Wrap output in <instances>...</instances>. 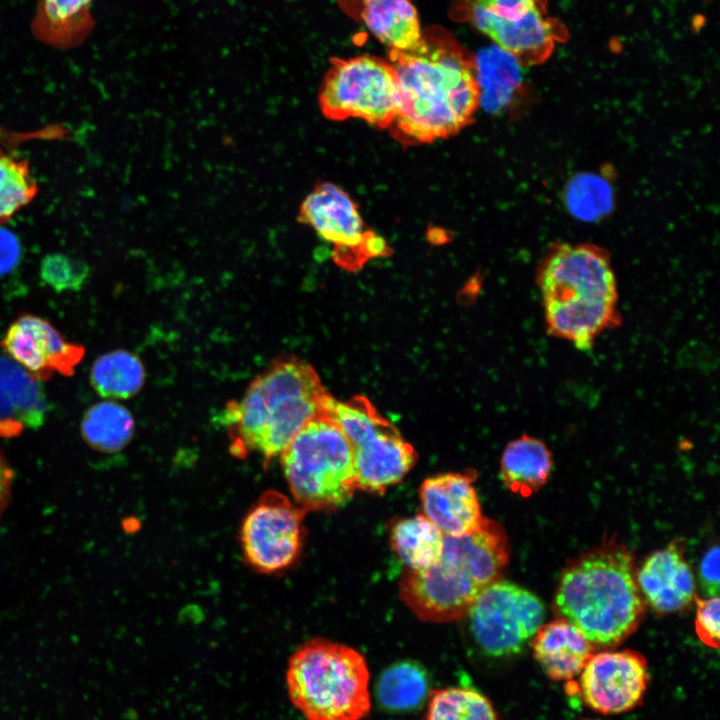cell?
I'll return each mask as SVG.
<instances>
[{
	"label": "cell",
	"instance_id": "25",
	"mask_svg": "<svg viewBox=\"0 0 720 720\" xmlns=\"http://www.w3.org/2000/svg\"><path fill=\"white\" fill-rule=\"evenodd\" d=\"M135 423L129 410L113 401H101L83 415L80 430L84 441L102 453L122 450L132 439Z\"/></svg>",
	"mask_w": 720,
	"mask_h": 720
},
{
	"label": "cell",
	"instance_id": "2",
	"mask_svg": "<svg viewBox=\"0 0 720 720\" xmlns=\"http://www.w3.org/2000/svg\"><path fill=\"white\" fill-rule=\"evenodd\" d=\"M335 399L315 369L295 355H281L223 412L232 453L255 452L266 461L280 455L314 418L329 413Z\"/></svg>",
	"mask_w": 720,
	"mask_h": 720
},
{
	"label": "cell",
	"instance_id": "18",
	"mask_svg": "<svg viewBox=\"0 0 720 720\" xmlns=\"http://www.w3.org/2000/svg\"><path fill=\"white\" fill-rule=\"evenodd\" d=\"M43 386L7 355L0 354V436L11 437L45 422Z\"/></svg>",
	"mask_w": 720,
	"mask_h": 720
},
{
	"label": "cell",
	"instance_id": "5",
	"mask_svg": "<svg viewBox=\"0 0 720 720\" xmlns=\"http://www.w3.org/2000/svg\"><path fill=\"white\" fill-rule=\"evenodd\" d=\"M508 560L503 529L483 518L467 534L444 536L441 556L434 565L407 569L400 580V597L422 620H458L467 615L485 587L500 579Z\"/></svg>",
	"mask_w": 720,
	"mask_h": 720
},
{
	"label": "cell",
	"instance_id": "11",
	"mask_svg": "<svg viewBox=\"0 0 720 720\" xmlns=\"http://www.w3.org/2000/svg\"><path fill=\"white\" fill-rule=\"evenodd\" d=\"M466 616L483 652L508 656L531 640L543 624L545 607L529 590L499 579L480 592Z\"/></svg>",
	"mask_w": 720,
	"mask_h": 720
},
{
	"label": "cell",
	"instance_id": "15",
	"mask_svg": "<svg viewBox=\"0 0 720 720\" xmlns=\"http://www.w3.org/2000/svg\"><path fill=\"white\" fill-rule=\"evenodd\" d=\"M0 346L39 381L55 372L73 375L85 354L82 345L66 341L49 321L30 313H22L9 325Z\"/></svg>",
	"mask_w": 720,
	"mask_h": 720
},
{
	"label": "cell",
	"instance_id": "9",
	"mask_svg": "<svg viewBox=\"0 0 720 720\" xmlns=\"http://www.w3.org/2000/svg\"><path fill=\"white\" fill-rule=\"evenodd\" d=\"M321 113L332 121L359 119L390 129L398 110L399 90L394 68L376 56L332 58L321 82Z\"/></svg>",
	"mask_w": 720,
	"mask_h": 720
},
{
	"label": "cell",
	"instance_id": "17",
	"mask_svg": "<svg viewBox=\"0 0 720 720\" xmlns=\"http://www.w3.org/2000/svg\"><path fill=\"white\" fill-rule=\"evenodd\" d=\"M636 579L644 600L659 613L680 611L695 596L694 575L678 544L650 554Z\"/></svg>",
	"mask_w": 720,
	"mask_h": 720
},
{
	"label": "cell",
	"instance_id": "8",
	"mask_svg": "<svg viewBox=\"0 0 720 720\" xmlns=\"http://www.w3.org/2000/svg\"><path fill=\"white\" fill-rule=\"evenodd\" d=\"M331 416L351 446L357 490L381 494L415 464L414 448L367 398L336 400Z\"/></svg>",
	"mask_w": 720,
	"mask_h": 720
},
{
	"label": "cell",
	"instance_id": "3",
	"mask_svg": "<svg viewBox=\"0 0 720 720\" xmlns=\"http://www.w3.org/2000/svg\"><path fill=\"white\" fill-rule=\"evenodd\" d=\"M548 333L579 350L619 322L616 278L609 257L590 244H560L537 272Z\"/></svg>",
	"mask_w": 720,
	"mask_h": 720
},
{
	"label": "cell",
	"instance_id": "16",
	"mask_svg": "<svg viewBox=\"0 0 720 720\" xmlns=\"http://www.w3.org/2000/svg\"><path fill=\"white\" fill-rule=\"evenodd\" d=\"M474 473H445L425 479L419 489L423 515L444 536L469 533L481 522L480 504L472 485Z\"/></svg>",
	"mask_w": 720,
	"mask_h": 720
},
{
	"label": "cell",
	"instance_id": "23",
	"mask_svg": "<svg viewBox=\"0 0 720 720\" xmlns=\"http://www.w3.org/2000/svg\"><path fill=\"white\" fill-rule=\"evenodd\" d=\"M380 706L390 712H408L419 708L431 692L430 678L423 665L403 660L388 666L375 687Z\"/></svg>",
	"mask_w": 720,
	"mask_h": 720
},
{
	"label": "cell",
	"instance_id": "30",
	"mask_svg": "<svg viewBox=\"0 0 720 720\" xmlns=\"http://www.w3.org/2000/svg\"><path fill=\"white\" fill-rule=\"evenodd\" d=\"M696 602V634L704 644L717 649L719 647L720 633L719 597H707L706 599L697 598Z\"/></svg>",
	"mask_w": 720,
	"mask_h": 720
},
{
	"label": "cell",
	"instance_id": "24",
	"mask_svg": "<svg viewBox=\"0 0 720 720\" xmlns=\"http://www.w3.org/2000/svg\"><path fill=\"white\" fill-rule=\"evenodd\" d=\"M394 552L409 570H423L440 558L444 535L423 514L395 522L390 529Z\"/></svg>",
	"mask_w": 720,
	"mask_h": 720
},
{
	"label": "cell",
	"instance_id": "22",
	"mask_svg": "<svg viewBox=\"0 0 720 720\" xmlns=\"http://www.w3.org/2000/svg\"><path fill=\"white\" fill-rule=\"evenodd\" d=\"M552 466V455L546 444L535 437L523 435L505 447L500 474L507 488L528 497L546 483Z\"/></svg>",
	"mask_w": 720,
	"mask_h": 720
},
{
	"label": "cell",
	"instance_id": "28",
	"mask_svg": "<svg viewBox=\"0 0 720 720\" xmlns=\"http://www.w3.org/2000/svg\"><path fill=\"white\" fill-rule=\"evenodd\" d=\"M37 192L29 162L0 149V223L27 206Z\"/></svg>",
	"mask_w": 720,
	"mask_h": 720
},
{
	"label": "cell",
	"instance_id": "20",
	"mask_svg": "<svg viewBox=\"0 0 720 720\" xmlns=\"http://www.w3.org/2000/svg\"><path fill=\"white\" fill-rule=\"evenodd\" d=\"M593 646L579 629L562 617L542 624L531 638L536 661L555 681L578 676L593 654Z\"/></svg>",
	"mask_w": 720,
	"mask_h": 720
},
{
	"label": "cell",
	"instance_id": "21",
	"mask_svg": "<svg viewBox=\"0 0 720 720\" xmlns=\"http://www.w3.org/2000/svg\"><path fill=\"white\" fill-rule=\"evenodd\" d=\"M94 0H39L32 32L42 42L69 48L84 41L94 26Z\"/></svg>",
	"mask_w": 720,
	"mask_h": 720
},
{
	"label": "cell",
	"instance_id": "4",
	"mask_svg": "<svg viewBox=\"0 0 720 720\" xmlns=\"http://www.w3.org/2000/svg\"><path fill=\"white\" fill-rule=\"evenodd\" d=\"M554 607L593 645L620 644L645 610L631 553L608 545L572 562L562 573Z\"/></svg>",
	"mask_w": 720,
	"mask_h": 720
},
{
	"label": "cell",
	"instance_id": "12",
	"mask_svg": "<svg viewBox=\"0 0 720 720\" xmlns=\"http://www.w3.org/2000/svg\"><path fill=\"white\" fill-rule=\"evenodd\" d=\"M298 221L334 247L337 264L357 269L390 252L383 238L368 228L350 195L331 182L316 184L298 211Z\"/></svg>",
	"mask_w": 720,
	"mask_h": 720
},
{
	"label": "cell",
	"instance_id": "7",
	"mask_svg": "<svg viewBox=\"0 0 720 720\" xmlns=\"http://www.w3.org/2000/svg\"><path fill=\"white\" fill-rule=\"evenodd\" d=\"M279 456L294 502L306 512L337 509L357 490L352 449L331 411L306 424Z\"/></svg>",
	"mask_w": 720,
	"mask_h": 720
},
{
	"label": "cell",
	"instance_id": "32",
	"mask_svg": "<svg viewBox=\"0 0 720 720\" xmlns=\"http://www.w3.org/2000/svg\"><path fill=\"white\" fill-rule=\"evenodd\" d=\"M22 258V246L10 230L0 227V277L16 269Z\"/></svg>",
	"mask_w": 720,
	"mask_h": 720
},
{
	"label": "cell",
	"instance_id": "10",
	"mask_svg": "<svg viewBox=\"0 0 720 720\" xmlns=\"http://www.w3.org/2000/svg\"><path fill=\"white\" fill-rule=\"evenodd\" d=\"M456 8L457 16L519 64L544 62L567 36L565 27L548 15L546 0H459Z\"/></svg>",
	"mask_w": 720,
	"mask_h": 720
},
{
	"label": "cell",
	"instance_id": "29",
	"mask_svg": "<svg viewBox=\"0 0 720 720\" xmlns=\"http://www.w3.org/2000/svg\"><path fill=\"white\" fill-rule=\"evenodd\" d=\"M89 276L86 262L64 253L47 254L40 264L41 279L56 292L79 291Z\"/></svg>",
	"mask_w": 720,
	"mask_h": 720
},
{
	"label": "cell",
	"instance_id": "31",
	"mask_svg": "<svg viewBox=\"0 0 720 720\" xmlns=\"http://www.w3.org/2000/svg\"><path fill=\"white\" fill-rule=\"evenodd\" d=\"M700 586L707 597L719 594V547H710L703 555L698 571Z\"/></svg>",
	"mask_w": 720,
	"mask_h": 720
},
{
	"label": "cell",
	"instance_id": "14",
	"mask_svg": "<svg viewBox=\"0 0 720 720\" xmlns=\"http://www.w3.org/2000/svg\"><path fill=\"white\" fill-rule=\"evenodd\" d=\"M578 676L584 703L605 715L637 707L649 682L646 659L632 650L593 653Z\"/></svg>",
	"mask_w": 720,
	"mask_h": 720
},
{
	"label": "cell",
	"instance_id": "19",
	"mask_svg": "<svg viewBox=\"0 0 720 720\" xmlns=\"http://www.w3.org/2000/svg\"><path fill=\"white\" fill-rule=\"evenodd\" d=\"M343 9L361 21L390 50L406 51L422 38L412 0H339Z\"/></svg>",
	"mask_w": 720,
	"mask_h": 720
},
{
	"label": "cell",
	"instance_id": "26",
	"mask_svg": "<svg viewBox=\"0 0 720 720\" xmlns=\"http://www.w3.org/2000/svg\"><path fill=\"white\" fill-rule=\"evenodd\" d=\"M145 371L131 352L115 350L98 357L90 371V382L101 397L127 399L140 391Z\"/></svg>",
	"mask_w": 720,
	"mask_h": 720
},
{
	"label": "cell",
	"instance_id": "6",
	"mask_svg": "<svg viewBox=\"0 0 720 720\" xmlns=\"http://www.w3.org/2000/svg\"><path fill=\"white\" fill-rule=\"evenodd\" d=\"M370 672L352 647L311 639L291 655L289 698L306 720H362L371 710Z\"/></svg>",
	"mask_w": 720,
	"mask_h": 720
},
{
	"label": "cell",
	"instance_id": "27",
	"mask_svg": "<svg viewBox=\"0 0 720 720\" xmlns=\"http://www.w3.org/2000/svg\"><path fill=\"white\" fill-rule=\"evenodd\" d=\"M424 720H498L492 702L473 687L431 690Z\"/></svg>",
	"mask_w": 720,
	"mask_h": 720
},
{
	"label": "cell",
	"instance_id": "1",
	"mask_svg": "<svg viewBox=\"0 0 720 720\" xmlns=\"http://www.w3.org/2000/svg\"><path fill=\"white\" fill-rule=\"evenodd\" d=\"M399 103L389 131L403 145L447 139L472 123L481 104L475 58L446 30L432 27L410 50H389Z\"/></svg>",
	"mask_w": 720,
	"mask_h": 720
},
{
	"label": "cell",
	"instance_id": "13",
	"mask_svg": "<svg viewBox=\"0 0 720 720\" xmlns=\"http://www.w3.org/2000/svg\"><path fill=\"white\" fill-rule=\"evenodd\" d=\"M305 513L281 492L265 491L241 524L240 545L248 565L264 574L279 573L292 566L303 544Z\"/></svg>",
	"mask_w": 720,
	"mask_h": 720
},
{
	"label": "cell",
	"instance_id": "33",
	"mask_svg": "<svg viewBox=\"0 0 720 720\" xmlns=\"http://www.w3.org/2000/svg\"><path fill=\"white\" fill-rule=\"evenodd\" d=\"M13 479V470L0 449V518L11 502Z\"/></svg>",
	"mask_w": 720,
	"mask_h": 720
}]
</instances>
